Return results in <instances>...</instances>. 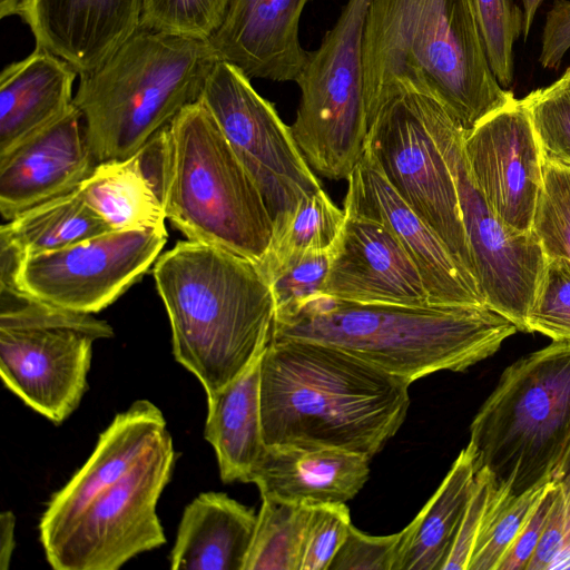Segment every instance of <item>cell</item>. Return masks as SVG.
<instances>
[{"label": "cell", "instance_id": "cell-1", "mask_svg": "<svg viewBox=\"0 0 570 570\" xmlns=\"http://www.w3.org/2000/svg\"><path fill=\"white\" fill-rule=\"evenodd\" d=\"M409 385L336 346L272 338L261 361L264 442L371 459L403 424Z\"/></svg>", "mask_w": 570, "mask_h": 570}, {"label": "cell", "instance_id": "cell-2", "mask_svg": "<svg viewBox=\"0 0 570 570\" xmlns=\"http://www.w3.org/2000/svg\"><path fill=\"white\" fill-rule=\"evenodd\" d=\"M362 60L367 117L382 98L411 90L469 131L514 98L492 72L472 0H371Z\"/></svg>", "mask_w": 570, "mask_h": 570}, {"label": "cell", "instance_id": "cell-3", "mask_svg": "<svg viewBox=\"0 0 570 570\" xmlns=\"http://www.w3.org/2000/svg\"><path fill=\"white\" fill-rule=\"evenodd\" d=\"M153 275L175 360L207 396L242 374L271 342L275 302L255 262L187 239L156 259Z\"/></svg>", "mask_w": 570, "mask_h": 570}, {"label": "cell", "instance_id": "cell-4", "mask_svg": "<svg viewBox=\"0 0 570 570\" xmlns=\"http://www.w3.org/2000/svg\"><path fill=\"white\" fill-rule=\"evenodd\" d=\"M517 331L488 306L365 304L322 293L275 318L272 338L333 345L411 384L468 370Z\"/></svg>", "mask_w": 570, "mask_h": 570}, {"label": "cell", "instance_id": "cell-5", "mask_svg": "<svg viewBox=\"0 0 570 570\" xmlns=\"http://www.w3.org/2000/svg\"><path fill=\"white\" fill-rule=\"evenodd\" d=\"M217 61L209 39L140 27L99 67L79 75L73 105L97 164L131 157L198 101Z\"/></svg>", "mask_w": 570, "mask_h": 570}, {"label": "cell", "instance_id": "cell-6", "mask_svg": "<svg viewBox=\"0 0 570 570\" xmlns=\"http://www.w3.org/2000/svg\"><path fill=\"white\" fill-rule=\"evenodd\" d=\"M163 204L189 240L259 264L273 218L256 184L199 99L161 129Z\"/></svg>", "mask_w": 570, "mask_h": 570}, {"label": "cell", "instance_id": "cell-7", "mask_svg": "<svg viewBox=\"0 0 570 570\" xmlns=\"http://www.w3.org/2000/svg\"><path fill=\"white\" fill-rule=\"evenodd\" d=\"M570 442V341L508 366L470 426L476 471L521 494L550 482Z\"/></svg>", "mask_w": 570, "mask_h": 570}, {"label": "cell", "instance_id": "cell-8", "mask_svg": "<svg viewBox=\"0 0 570 570\" xmlns=\"http://www.w3.org/2000/svg\"><path fill=\"white\" fill-rule=\"evenodd\" d=\"M112 336V327L91 314L0 287L1 380L56 424L75 412L88 389L94 343Z\"/></svg>", "mask_w": 570, "mask_h": 570}, {"label": "cell", "instance_id": "cell-9", "mask_svg": "<svg viewBox=\"0 0 570 570\" xmlns=\"http://www.w3.org/2000/svg\"><path fill=\"white\" fill-rule=\"evenodd\" d=\"M370 2L347 0L295 81L293 137L309 167L328 179H347L366 148L362 41Z\"/></svg>", "mask_w": 570, "mask_h": 570}, {"label": "cell", "instance_id": "cell-10", "mask_svg": "<svg viewBox=\"0 0 570 570\" xmlns=\"http://www.w3.org/2000/svg\"><path fill=\"white\" fill-rule=\"evenodd\" d=\"M424 122L453 177L461 219L485 305L527 332L547 255L534 234L518 232L493 213L476 187L463 149L464 129L434 97L416 92Z\"/></svg>", "mask_w": 570, "mask_h": 570}, {"label": "cell", "instance_id": "cell-11", "mask_svg": "<svg viewBox=\"0 0 570 570\" xmlns=\"http://www.w3.org/2000/svg\"><path fill=\"white\" fill-rule=\"evenodd\" d=\"M175 462L165 432L118 482L82 510L67 531L43 548L56 570H117L139 553L166 542L157 502Z\"/></svg>", "mask_w": 570, "mask_h": 570}, {"label": "cell", "instance_id": "cell-12", "mask_svg": "<svg viewBox=\"0 0 570 570\" xmlns=\"http://www.w3.org/2000/svg\"><path fill=\"white\" fill-rule=\"evenodd\" d=\"M366 149L399 196L474 277L455 184L414 91L391 94L372 106Z\"/></svg>", "mask_w": 570, "mask_h": 570}, {"label": "cell", "instance_id": "cell-13", "mask_svg": "<svg viewBox=\"0 0 570 570\" xmlns=\"http://www.w3.org/2000/svg\"><path fill=\"white\" fill-rule=\"evenodd\" d=\"M166 229L110 230L71 246L0 267V287L79 313L102 311L150 268Z\"/></svg>", "mask_w": 570, "mask_h": 570}, {"label": "cell", "instance_id": "cell-14", "mask_svg": "<svg viewBox=\"0 0 570 570\" xmlns=\"http://www.w3.org/2000/svg\"><path fill=\"white\" fill-rule=\"evenodd\" d=\"M200 100L259 189L273 222L322 189L291 127L236 66L218 60Z\"/></svg>", "mask_w": 570, "mask_h": 570}, {"label": "cell", "instance_id": "cell-15", "mask_svg": "<svg viewBox=\"0 0 570 570\" xmlns=\"http://www.w3.org/2000/svg\"><path fill=\"white\" fill-rule=\"evenodd\" d=\"M463 149L473 180L498 218L532 233L544 159L521 99L513 98L464 131Z\"/></svg>", "mask_w": 570, "mask_h": 570}, {"label": "cell", "instance_id": "cell-16", "mask_svg": "<svg viewBox=\"0 0 570 570\" xmlns=\"http://www.w3.org/2000/svg\"><path fill=\"white\" fill-rule=\"evenodd\" d=\"M346 180L344 210L382 220L393 230L415 264L430 304L487 306L475 278L399 196L366 148Z\"/></svg>", "mask_w": 570, "mask_h": 570}, {"label": "cell", "instance_id": "cell-17", "mask_svg": "<svg viewBox=\"0 0 570 570\" xmlns=\"http://www.w3.org/2000/svg\"><path fill=\"white\" fill-rule=\"evenodd\" d=\"M323 294L365 304H430L422 277L393 230L351 212H345Z\"/></svg>", "mask_w": 570, "mask_h": 570}, {"label": "cell", "instance_id": "cell-18", "mask_svg": "<svg viewBox=\"0 0 570 570\" xmlns=\"http://www.w3.org/2000/svg\"><path fill=\"white\" fill-rule=\"evenodd\" d=\"M96 165L81 114L73 105L62 117L0 155L3 219L75 190Z\"/></svg>", "mask_w": 570, "mask_h": 570}, {"label": "cell", "instance_id": "cell-19", "mask_svg": "<svg viewBox=\"0 0 570 570\" xmlns=\"http://www.w3.org/2000/svg\"><path fill=\"white\" fill-rule=\"evenodd\" d=\"M146 0H22L19 17L37 47L79 75L105 62L140 27Z\"/></svg>", "mask_w": 570, "mask_h": 570}, {"label": "cell", "instance_id": "cell-20", "mask_svg": "<svg viewBox=\"0 0 570 570\" xmlns=\"http://www.w3.org/2000/svg\"><path fill=\"white\" fill-rule=\"evenodd\" d=\"M165 432L163 412L148 400L117 414L85 464L51 497L39 523L42 548L60 538L92 499L126 475Z\"/></svg>", "mask_w": 570, "mask_h": 570}, {"label": "cell", "instance_id": "cell-21", "mask_svg": "<svg viewBox=\"0 0 570 570\" xmlns=\"http://www.w3.org/2000/svg\"><path fill=\"white\" fill-rule=\"evenodd\" d=\"M311 0H232L209 38L218 58L248 78L296 81L308 51L299 42V21Z\"/></svg>", "mask_w": 570, "mask_h": 570}, {"label": "cell", "instance_id": "cell-22", "mask_svg": "<svg viewBox=\"0 0 570 570\" xmlns=\"http://www.w3.org/2000/svg\"><path fill=\"white\" fill-rule=\"evenodd\" d=\"M370 458L332 448L266 445L248 483L261 497L314 507L346 503L364 487Z\"/></svg>", "mask_w": 570, "mask_h": 570}, {"label": "cell", "instance_id": "cell-23", "mask_svg": "<svg viewBox=\"0 0 570 570\" xmlns=\"http://www.w3.org/2000/svg\"><path fill=\"white\" fill-rule=\"evenodd\" d=\"M78 71L51 51L37 47L8 65L0 76V155L49 126L73 107Z\"/></svg>", "mask_w": 570, "mask_h": 570}, {"label": "cell", "instance_id": "cell-24", "mask_svg": "<svg viewBox=\"0 0 570 570\" xmlns=\"http://www.w3.org/2000/svg\"><path fill=\"white\" fill-rule=\"evenodd\" d=\"M163 171L160 130L131 157L98 163L78 188L114 230L166 229Z\"/></svg>", "mask_w": 570, "mask_h": 570}, {"label": "cell", "instance_id": "cell-25", "mask_svg": "<svg viewBox=\"0 0 570 570\" xmlns=\"http://www.w3.org/2000/svg\"><path fill=\"white\" fill-rule=\"evenodd\" d=\"M257 514L222 492H204L184 510L169 561L174 570H244Z\"/></svg>", "mask_w": 570, "mask_h": 570}, {"label": "cell", "instance_id": "cell-26", "mask_svg": "<svg viewBox=\"0 0 570 570\" xmlns=\"http://www.w3.org/2000/svg\"><path fill=\"white\" fill-rule=\"evenodd\" d=\"M262 355L235 380L207 396L204 435L215 450L225 483H248L266 448L261 416Z\"/></svg>", "mask_w": 570, "mask_h": 570}, {"label": "cell", "instance_id": "cell-27", "mask_svg": "<svg viewBox=\"0 0 570 570\" xmlns=\"http://www.w3.org/2000/svg\"><path fill=\"white\" fill-rule=\"evenodd\" d=\"M476 468L463 449L442 483L401 531L393 570H443L469 504Z\"/></svg>", "mask_w": 570, "mask_h": 570}, {"label": "cell", "instance_id": "cell-28", "mask_svg": "<svg viewBox=\"0 0 570 570\" xmlns=\"http://www.w3.org/2000/svg\"><path fill=\"white\" fill-rule=\"evenodd\" d=\"M114 230L85 200L79 188L17 215L0 229V244L20 259L58 250Z\"/></svg>", "mask_w": 570, "mask_h": 570}, {"label": "cell", "instance_id": "cell-29", "mask_svg": "<svg viewBox=\"0 0 570 570\" xmlns=\"http://www.w3.org/2000/svg\"><path fill=\"white\" fill-rule=\"evenodd\" d=\"M345 212L320 189L276 217L269 246L257 264L267 278L292 261L313 252L332 250L341 235Z\"/></svg>", "mask_w": 570, "mask_h": 570}, {"label": "cell", "instance_id": "cell-30", "mask_svg": "<svg viewBox=\"0 0 570 570\" xmlns=\"http://www.w3.org/2000/svg\"><path fill=\"white\" fill-rule=\"evenodd\" d=\"M311 507L262 497L244 570H298Z\"/></svg>", "mask_w": 570, "mask_h": 570}, {"label": "cell", "instance_id": "cell-31", "mask_svg": "<svg viewBox=\"0 0 570 570\" xmlns=\"http://www.w3.org/2000/svg\"><path fill=\"white\" fill-rule=\"evenodd\" d=\"M551 481L521 494L492 485L468 570H499L519 532Z\"/></svg>", "mask_w": 570, "mask_h": 570}, {"label": "cell", "instance_id": "cell-32", "mask_svg": "<svg viewBox=\"0 0 570 570\" xmlns=\"http://www.w3.org/2000/svg\"><path fill=\"white\" fill-rule=\"evenodd\" d=\"M540 144L543 159L570 169V77L521 99Z\"/></svg>", "mask_w": 570, "mask_h": 570}, {"label": "cell", "instance_id": "cell-33", "mask_svg": "<svg viewBox=\"0 0 570 570\" xmlns=\"http://www.w3.org/2000/svg\"><path fill=\"white\" fill-rule=\"evenodd\" d=\"M543 173L532 230L547 257L570 259V169L544 159Z\"/></svg>", "mask_w": 570, "mask_h": 570}, {"label": "cell", "instance_id": "cell-34", "mask_svg": "<svg viewBox=\"0 0 570 570\" xmlns=\"http://www.w3.org/2000/svg\"><path fill=\"white\" fill-rule=\"evenodd\" d=\"M527 332L541 333L552 341H570L569 258L547 257V264L527 317Z\"/></svg>", "mask_w": 570, "mask_h": 570}, {"label": "cell", "instance_id": "cell-35", "mask_svg": "<svg viewBox=\"0 0 570 570\" xmlns=\"http://www.w3.org/2000/svg\"><path fill=\"white\" fill-rule=\"evenodd\" d=\"M492 72L501 87L513 80V45L523 30V11L511 0H472Z\"/></svg>", "mask_w": 570, "mask_h": 570}, {"label": "cell", "instance_id": "cell-36", "mask_svg": "<svg viewBox=\"0 0 570 570\" xmlns=\"http://www.w3.org/2000/svg\"><path fill=\"white\" fill-rule=\"evenodd\" d=\"M232 0H146L141 27L209 39L222 26Z\"/></svg>", "mask_w": 570, "mask_h": 570}, {"label": "cell", "instance_id": "cell-37", "mask_svg": "<svg viewBox=\"0 0 570 570\" xmlns=\"http://www.w3.org/2000/svg\"><path fill=\"white\" fill-rule=\"evenodd\" d=\"M550 481L553 501L542 538L527 570H570V442Z\"/></svg>", "mask_w": 570, "mask_h": 570}, {"label": "cell", "instance_id": "cell-38", "mask_svg": "<svg viewBox=\"0 0 570 570\" xmlns=\"http://www.w3.org/2000/svg\"><path fill=\"white\" fill-rule=\"evenodd\" d=\"M332 253L333 249L307 253L269 277L275 318L294 313L308 298L323 293Z\"/></svg>", "mask_w": 570, "mask_h": 570}, {"label": "cell", "instance_id": "cell-39", "mask_svg": "<svg viewBox=\"0 0 570 570\" xmlns=\"http://www.w3.org/2000/svg\"><path fill=\"white\" fill-rule=\"evenodd\" d=\"M351 524L345 503L311 507L298 570H328Z\"/></svg>", "mask_w": 570, "mask_h": 570}, {"label": "cell", "instance_id": "cell-40", "mask_svg": "<svg viewBox=\"0 0 570 570\" xmlns=\"http://www.w3.org/2000/svg\"><path fill=\"white\" fill-rule=\"evenodd\" d=\"M401 531L370 535L351 524L328 570H393Z\"/></svg>", "mask_w": 570, "mask_h": 570}, {"label": "cell", "instance_id": "cell-41", "mask_svg": "<svg viewBox=\"0 0 570 570\" xmlns=\"http://www.w3.org/2000/svg\"><path fill=\"white\" fill-rule=\"evenodd\" d=\"M492 478L478 470L474 488L443 570H468L487 508Z\"/></svg>", "mask_w": 570, "mask_h": 570}, {"label": "cell", "instance_id": "cell-42", "mask_svg": "<svg viewBox=\"0 0 570 570\" xmlns=\"http://www.w3.org/2000/svg\"><path fill=\"white\" fill-rule=\"evenodd\" d=\"M553 497L551 482L502 560L499 570H527L546 529Z\"/></svg>", "mask_w": 570, "mask_h": 570}, {"label": "cell", "instance_id": "cell-43", "mask_svg": "<svg viewBox=\"0 0 570 570\" xmlns=\"http://www.w3.org/2000/svg\"><path fill=\"white\" fill-rule=\"evenodd\" d=\"M570 49V0H554L546 17L539 62L557 69Z\"/></svg>", "mask_w": 570, "mask_h": 570}, {"label": "cell", "instance_id": "cell-44", "mask_svg": "<svg viewBox=\"0 0 570 570\" xmlns=\"http://www.w3.org/2000/svg\"><path fill=\"white\" fill-rule=\"evenodd\" d=\"M16 517L6 510L0 514V569L7 570L16 547Z\"/></svg>", "mask_w": 570, "mask_h": 570}, {"label": "cell", "instance_id": "cell-45", "mask_svg": "<svg viewBox=\"0 0 570 570\" xmlns=\"http://www.w3.org/2000/svg\"><path fill=\"white\" fill-rule=\"evenodd\" d=\"M523 6V30L524 39L528 38L535 13L544 0H521Z\"/></svg>", "mask_w": 570, "mask_h": 570}, {"label": "cell", "instance_id": "cell-46", "mask_svg": "<svg viewBox=\"0 0 570 570\" xmlns=\"http://www.w3.org/2000/svg\"><path fill=\"white\" fill-rule=\"evenodd\" d=\"M22 0H0V18L19 14Z\"/></svg>", "mask_w": 570, "mask_h": 570}, {"label": "cell", "instance_id": "cell-47", "mask_svg": "<svg viewBox=\"0 0 570 570\" xmlns=\"http://www.w3.org/2000/svg\"><path fill=\"white\" fill-rule=\"evenodd\" d=\"M566 76L570 77V66L566 69L564 73Z\"/></svg>", "mask_w": 570, "mask_h": 570}]
</instances>
